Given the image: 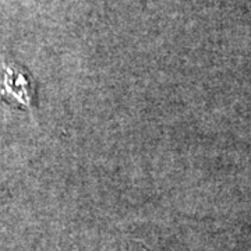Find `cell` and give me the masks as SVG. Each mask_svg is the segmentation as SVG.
I'll return each mask as SVG.
<instances>
[{
  "instance_id": "cell-1",
  "label": "cell",
  "mask_w": 251,
  "mask_h": 251,
  "mask_svg": "<svg viewBox=\"0 0 251 251\" xmlns=\"http://www.w3.org/2000/svg\"><path fill=\"white\" fill-rule=\"evenodd\" d=\"M0 98L31 113L34 110L35 84L31 74L7 59H0Z\"/></svg>"
}]
</instances>
